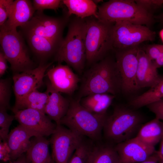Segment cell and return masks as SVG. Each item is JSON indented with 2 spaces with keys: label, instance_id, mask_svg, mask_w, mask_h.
<instances>
[{
  "label": "cell",
  "instance_id": "603a6c76",
  "mask_svg": "<svg viewBox=\"0 0 163 163\" xmlns=\"http://www.w3.org/2000/svg\"><path fill=\"white\" fill-rule=\"evenodd\" d=\"M163 135V121L155 117L143 124L136 137L146 145L155 147Z\"/></svg>",
  "mask_w": 163,
  "mask_h": 163
},
{
  "label": "cell",
  "instance_id": "ab89813d",
  "mask_svg": "<svg viewBox=\"0 0 163 163\" xmlns=\"http://www.w3.org/2000/svg\"><path fill=\"white\" fill-rule=\"evenodd\" d=\"M11 163H27L25 155L23 154Z\"/></svg>",
  "mask_w": 163,
  "mask_h": 163
},
{
  "label": "cell",
  "instance_id": "5bb4252c",
  "mask_svg": "<svg viewBox=\"0 0 163 163\" xmlns=\"http://www.w3.org/2000/svg\"><path fill=\"white\" fill-rule=\"evenodd\" d=\"M46 75L52 86L56 90L69 95L73 93L81 81L70 66L61 64L48 70Z\"/></svg>",
  "mask_w": 163,
  "mask_h": 163
},
{
  "label": "cell",
  "instance_id": "9a60e30c",
  "mask_svg": "<svg viewBox=\"0 0 163 163\" xmlns=\"http://www.w3.org/2000/svg\"><path fill=\"white\" fill-rule=\"evenodd\" d=\"M115 148L121 163H138L144 161L156 151L154 147L145 144L136 137L116 144Z\"/></svg>",
  "mask_w": 163,
  "mask_h": 163
},
{
  "label": "cell",
  "instance_id": "e575fe53",
  "mask_svg": "<svg viewBox=\"0 0 163 163\" xmlns=\"http://www.w3.org/2000/svg\"><path fill=\"white\" fill-rule=\"evenodd\" d=\"M146 106L150 111L155 114L156 118L163 121V99L152 103Z\"/></svg>",
  "mask_w": 163,
  "mask_h": 163
},
{
  "label": "cell",
  "instance_id": "44dd1931",
  "mask_svg": "<svg viewBox=\"0 0 163 163\" xmlns=\"http://www.w3.org/2000/svg\"><path fill=\"white\" fill-rule=\"evenodd\" d=\"M50 141L44 137H34L26 152L27 163H50L52 160L49 149Z\"/></svg>",
  "mask_w": 163,
  "mask_h": 163
},
{
  "label": "cell",
  "instance_id": "d4e9b609",
  "mask_svg": "<svg viewBox=\"0 0 163 163\" xmlns=\"http://www.w3.org/2000/svg\"><path fill=\"white\" fill-rule=\"evenodd\" d=\"M48 98V94L46 91L42 92L39 91L37 89H35L15 104L11 110L32 109L45 113V108Z\"/></svg>",
  "mask_w": 163,
  "mask_h": 163
},
{
  "label": "cell",
  "instance_id": "7a4b0ae2",
  "mask_svg": "<svg viewBox=\"0 0 163 163\" xmlns=\"http://www.w3.org/2000/svg\"><path fill=\"white\" fill-rule=\"evenodd\" d=\"M86 27L84 19L78 18L72 21L55 56V60L58 64L65 62L79 73L83 71L86 61Z\"/></svg>",
  "mask_w": 163,
  "mask_h": 163
},
{
  "label": "cell",
  "instance_id": "b9f144b4",
  "mask_svg": "<svg viewBox=\"0 0 163 163\" xmlns=\"http://www.w3.org/2000/svg\"><path fill=\"white\" fill-rule=\"evenodd\" d=\"M158 18L159 19L161 22L163 24V13L158 16Z\"/></svg>",
  "mask_w": 163,
  "mask_h": 163
},
{
  "label": "cell",
  "instance_id": "3957f363",
  "mask_svg": "<svg viewBox=\"0 0 163 163\" xmlns=\"http://www.w3.org/2000/svg\"><path fill=\"white\" fill-rule=\"evenodd\" d=\"M142 116L134 109L116 107L107 116L104 126V136L109 143L117 144L136 137L143 124Z\"/></svg>",
  "mask_w": 163,
  "mask_h": 163
},
{
  "label": "cell",
  "instance_id": "ba28073f",
  "mask_svg": "<svg viewBox=\"0 0 163 163\" xmlns=\"http://www.w3.org/2000/svg\"><path fill=\"white\" fill-rule=\"evenodd\" d=\"M155 32L148 27L127 21L115 23L112 28L113 49L120 50L154 40Z\"/></svg>",
  "mask_w": 163,
  "mask_h": 163
},
{
  "label": "cell",
  "instance_id": "f1b7e54d",
  "mask_svg": "<svg viewBox=\"0 0 163 163\" xmlns=\"http://www.w3.org/2000/svg\"><path fill=\"white\" fill-rule=\"evenodd\" d=\"M7 110L5 108L0 107V141L5 142H6L10 127L15 119L14 115L8 114Z\"/></svg>",
  "mask_w": 163,
  "mask_h": 163
},
{
  "label": "cell",
  "instance_id": "d590c367",
  "mask_svg": "<svg viewBox=\"0 0 163 163\" xmlns=\"http://www.w3.org/2000/svg\"><path fill=\"white\" fill-rule=\"evenodd\" d=\"M0 160L5 161L10 160L9 150L6 142H0Z\"/></svg>",
  "mask_w": 163,
  "mask_h": 163
},
{
  "label": "cell",
  "instance_id": "5b68a950",
  "mask_svg": "<svg viewBox=\"0 0 163 163\" xmlns=\"http://www.w3.org/2000/svg\"><path fill=\"white\" fill-rule=\"evenodd\" d=\"M98 19L110 23L127 21L147 26L154 21L152 14L139 6L133 0H110L98 7Z\"/></svg>",
  "mask_w": 163,
  "mask_h": 163
},
{
  "label": "cell",
  "instance_id": "7c38bea8",
  "mask_svg": "<svg viewBox=\"0 0 163 163\" xmlns=\"http://www.w3.org/2000/svg\"><path fill=\"white\" fill-rule=\"evenodd\" d=\"M16 119L24 127L33 133L35 137H46L55 132L57 124L44 113L27 109L12 110Z\"/></svg>",
  "mask_w": 163,
  "mask_h": 163
},
{
  "label": "cell",
  "instance_id": "ac0fdd59",
  "mask_svg": "<svg viewBox=\"0 0 163 163\" xmlns=\"http://www.w3.org/2000/svg\"><path fill=\"white\" fill-rule=\"evenodd\" d=\"M20 32L40 63H47L48 59L55 56L61 44L33 34Z\"/></svg>",
  "mask_w": 163,
  "mask_h": 163
},
{
  "label": "cell",
  "instance_id": "277c9868",
  "mask_svg": "<svg viewBox=\"0 0 163 163\" xmlns=\"http://www.w3.org/2000/svg\"><path fill=\"white\" fill-rule=\"evenodd\" d=\"M90 112L81 104L79 100H70L67 112L60 125L65 126L76 134L86 136L93 141L101 139L102 131L107 117Z\"/></svg>",
  "mask_w": 163,
  "mask_h": 163
},
{
  "label": "cell",
  "instance_id": "8d00e7d4",
  "mask_svg": "<svg viewBox=\"0 0 163 163\" xmlns=\"http://www.w3.org/2000/svg\"><path fill=\"white\" fill-rule=\"evenodd\" d=\"M8 61L4 54L2 51L0 52V76L2 77L5 73L8 68Z\"/></svg>",
  "mask_w": 163,
  "mask_h": 163
},
{
  "label": "cell",
  "instance_id": "484cf974",
  "mask_svg": "<svg viewBox=\"0 0 163 163\" xmlns=\"http://www.w3.org/2000/svg\"><path fill=\"white\" fill-rule=\"evenodd\" d=\"M90 163H121L120 158L113 144L94 147Z\"/></svg>",
  "mask_w": 163,
  "mask_h": 163
},
{
  "label": "cell",
  "instance_id": "8992f818",
  "mask_svg": "<svg viewBox=\"0 0 163 163\" xmlns=\"http://www.w3.org/2000/svg\"><path fill=\"white\" fill-rule=\"evenodd\" d=\"M0 26L1 51L10 64L14 74L36 68L21 34L17 29L10 28L4 24Z\"/></svg>",
  "mask_w": 163,
  "mask_h": 163
},
{
  "label": "cell",
  "instance_id": "836d02e7",
  "mask_svg": "<svg viewBox=\"0 0 163 163\" xmlns=\"http://www.w3.org/2000/svg\"><path fill=\"white\" fill-rule=\"evenodd\" d=\"M143 50L152 61L156 59L163 52V45L154 44L147 46Z\"/></svg>",
  "mask_w": 163,
  "mask_h": 163
},
{
  "label": "cell",
  "instance_id": "2e32d148",
  "mask_svg": "<svg viewBox=\"0 0 163 163\" xmlns=\"http://www.w3.org/2000/svg\"><path fill=\"white\" fill-rule=\"evenodd\" d=\"M32 132L19 124L9 133L6 143L9 150L10 160L14 161L26 152L30 147Z\"/></svg>",
  "mask_w": 163,
  "mask_h": 163
},
{
  "label": "cell",
  "instance_id": "d6a6232c",
  "mask_svg": "<svg viewBox=\"0 0 163 163\" xmlns=\"http://www.w3.org/2000/svg\"><path fill=\"white\" fill-rule=\"evenodd\" d=\"M135 1L139 6L150 13H151L152 11L159 8L163 4V0H136Z\"/></svg>",
  "mask_w": 163,
  "mask_h": 163
},
{
  "label": "cell",
  "instance_id": "f546056e",
  "mask_svg": "<svg viewBox=\"0 0 163 163\" xmlns=\"http://www.w3.org/2000/svg\"><path fill=\"white\" fill-rule=\"evenodd\" d=\"M11 81L10 78L0 80V107L7 110L10 108V101L11 95Z\"/></svg>",
  "mask_w": 163,
  "mask_h": 163
},
{
  "label": "cell",
  "instance_id": "ee69618b",
  "mask_svg": "<svg viewBox=\"0 0 163 163\" xmlns=\"http://www.w3.org/2000/svg\"><path fill=\"white\" fill-rule=\"evenodd\" d=\"M158 154L159 156L158 163H163V157L160 155L158 153Z\"/></svg>",
  "mask_w": 163,
  "mask_h": 163
},
{
  "label": "cell",
  "instance_id": "52a82bcc",
  "mask_svg": "<svg viewBox=\"0 0 163 163\" xmlns=\"http://www.w3.org/2000/svg\"><path fill=\"white\" fill-rule=\"evenodd\" d=\"M86 61L94 64L104 58L113 49L112 32L113 25L95 18L85 20Z\"/></svg>",
  "mask_w": 163,
  "mask_h": 163
},
{
  "label": "cell",
  "instance_id": "74e56055",
  "mask_svg": "<svg viewBox=\"0 0 163 163\" xmlns=\"http://www.w3.org/2000/svg\"><path fill=\"white\" fill-rule=\"evenodd\" d=\"M159 156L157 151L156 152L145 161L138 163H158Z\"/></svg>",
  "mask_w": 163,
  "mask_h": 163
},
{
  "label": "cell",
  "instance_id": "f35d334b",
  "mask_svg": "<svg viewBox=\"0 0 163 163\" xmlns=\"http://www.w3.org/2000/svg\"><path fill=\"white\" fill-rule=\"evenodd\" d=\"M155 67L158 69L163 66V52L158 58L155 60L153 61Z\"/></svg>",
  "mask_w": 163,
  "mask_h": 163
},
{
  "label": "cell",
  "instance_id": "cb8c5ba5",
  "mask_svg": "<svg viewBox=\"0 0 163 163\" xmlns=\"http://www.w3.org/2000/svg\"><path fill=\"white\" fill-rule=\"evenodd\" d=\"M63 3L68 9V16L76 15L82 19L93 16L98 19L97 6L91 0H64Z\"/></svg>",
  "mask_w": 163,
  "mask_h": 163
},
{
  "label": "cell",
  "instance_id": "d6986e66",
  "mask_svg": "<svg viewBox=\"0 0 163 163\" xmlns=\"http://www.w3.org/2000/svg\"><path fill=\"white\" fill-rule=\"evenodd\" d=\"M48 94L47 101L45 106V113L57 125H60V120L67 113L70 100L62 96L60 92L52 86L49 81L46 83Z\"/></svg>",
  "mask_w": 163,
  "mask_h": 163
},
{
  "label": "cell",
  "instance_id": "4fadbf2b",
  "mask_svg": "<svg viewBox=\"0 0 163 163\" xmlns=\"http://www.w3.org/2000/svg\"><path fill=\"white\" fill-rule=\"evenodd\" d=\"M52 63H40L34 69L13 74L12 87L15 96V104L43 85L45 73Z\"/></svg>",
  "mask_w": 163,
  "mask_h": 163
},
{
  "label": "cell",
  "instance_id": "8fae6325",
  "mask_svg": "<svg viewBox=\"0 0 163 163\" xmlns=\"http://www.w3.org/2000/svg\"><path fill=\"white\" fill-rule=\"evenodd\" d=\"M139 46L116 50V63L121 81V90L130 93L138 89L136 76Z\"/></svg>",
  "mask_w": 163,
  "mask_h": 163
},
{
  "label": "cell",
  "instance_id": "ffe728a7",
  "mask_svg": "<svg viewBox=\"0 0 163 163\" xmlns=\"http://www.w3.org/2000/svg\"><path fill=\"white\" fill-rule=\"evenodd\" d=\"M35 11L30 1L15 0L12 4L8 19L4 24L12 28L21 27L32 19Z\"/></svg>",
  "mask_w": 163,
  "mask_h": 163
},
{
  "label": "cell",
  "instance_id": "4dcf8cb0",
  "mask_svg": "<svg viewBox=\"0 0 163 163\" xmlns=\"http://www.w3.org/2000/svg\"><path fill=\"white\" fill-rule=\"evenodd\" d=\"M62 1L59 0H34L32 4L35 11H43L46 9L56 11L60 7Z\"/></svg>",
  "mask_w": 163,
  "mask_h": 163
},
{
  "label": "cell",
  "instance_id": "60d3db41",
  "mask_svg": "<svg viewBox=\"0 0 163 163\" xmlns=\"http://www.w3.org/2000/svg\"><path fill=\"white\" fill-rule=\"evenodd\" d=\"M161 141L160 148L157 152L160 155L163 157V135Z\"/></svg>",
  "mask_w": 163,
  "mask_h": 163
},
{
  "label": "cell",
  "instance_id": "f6af8a7d",
  "mask_svg": "<svg viewBox=\"0 0 163 163\" xmlns=\"http://www.w3.org/2000/svg\"><path fill=\"white\" fill-rule=\"evenodd\" d=\"M50 163H54V162L52 159Z\"/></svg>",
  "mask_w": 163,
  "mask_h": 163
},
{
  "label": "cell",
  "instance_id": "83f0119b",
  "mask_svg": "<svg viewBox=\"0 0 163 163\" xmlns=\"http://www.w3.org/2000/svg\"><path fill=\"white\" fill-rule=\"evenodd\" d=\"M94 146L83 140L75 150L68 163H90Z\"/></svg>",
  "mask_w": 163,
  "mask_h": 163
},
{
  "label": "cell",
  "instance_id": "6da1fadb",
  "mask_svg": "<svg viewBox=\"0 0 163 163\" xmlns=\"http://www.w3.org/2000/svg\"><path fill=\"white\" fill-rule=\"evenodd\" d=\"M77 99L96 93L114 95L121 90V81L116 62L107 57L94 64L84 74Z\"/></svg>",
  "mask_w": 163,
  "mask_h": 163
},
{
  "label": "cell",
  "instance_id": "e0dca14e",
  "mask_svg": "<svg viewBox=\"0 0 163 163\" xmlns=\"http://www.w3.org/2000/svg\"><path fill=\"white\" fill-rule=\"evenodd\" d=\"M138 65L136 81L138 89L145 87L151 88L159 81L161 76L157 69L142 49L139 48L138 53Z\"/></svg>",
  "mask_w": 163,
  "mask_h": 163
},
{
  "label": "cell",
  "instance_id": "7402d4cb",
  "mask_svg": "<svg viewBox=\"0 0 163 163\" xmlns=\"http://www.w3.org/2000/svg\"><path fill=\"white\" fill-rule=\"evenodd\" d=\"M115 97L109 94H93L82 97L79 101L82 106L91 113L104 115Z\"/></svg>",
  "mask_w": 163,
  "mask_h": 163
},
{
  "label": "cell",
  "instance_id": "4316f807",
  "mask_svg": "<svg viewBox=\"0 0 163 163\" xmlns=\"http://www.w3.org/2000/svg\"><path fill=\"white\" fill-rule=\"evenodd\" d=\"M161 99H163V76H161L159 81L155 86L134 98L133 103L139 108Z\"/></svg>",
  "mask_w": 163,
  "mask_h": 163
},
{
  "label": "cell",
  "instance_id": "1f68e13d",
  "mask_svg": "<svg viewBox=\"0 0 163 163\" xmlns=\"http://www.w3.org/2000/svg\"><path fill=\"white\" fill-rule=\"evenodd\" d=\"M13 2V0H0V26L8 18Z\"/></svg>",
  "mask_w": 163,
  "mask_h": 163
},
{
  "label": "cell",
  "instance_id": "30bf717a",
  "mask_svg": "<svg viewBox=\"0 0 163 163\" xmlns=\"http://www.w3.org/2000/svg\"><path fill=\"white\" fill-rule=\"evenodd\" d=\"M83 140V136L63 125H57L49 140L54 163H68Z\"/></svg>",
  "mask_w": 163,
  "mask_h": 163
},
{
  "label": "cell",
  "instance_id": "7bdbcfd3",
  "mask_svg": "<svg viewBox=\"0 0 163 163\" xmlns=\"http://www.w3.org/2000/svg\"><path fill=\"white\" fill-rule=\"evenodd\" d=\"M159 35L160 37L163 42V29H162L159 32Z\"/></svg>",
  "mask_w": 163,
  "mask_h": 163
},
{
  "label": "cell",
  "instance_id": "9c48e42d",
  "mask_svg": "<svg viewBox=\"0 0 163 163\" xmlns=\"http://www.w3.org/2000/svg\"><path fill=\"white\" fill-rule=\"evenodd\" d=\"M66 19L50 16L37 11L32 19L21 27V33L31 34L61 43Z\"/></svg>",
  "mask_w": 163,
  "mask_h": 163
}]
</instances>
